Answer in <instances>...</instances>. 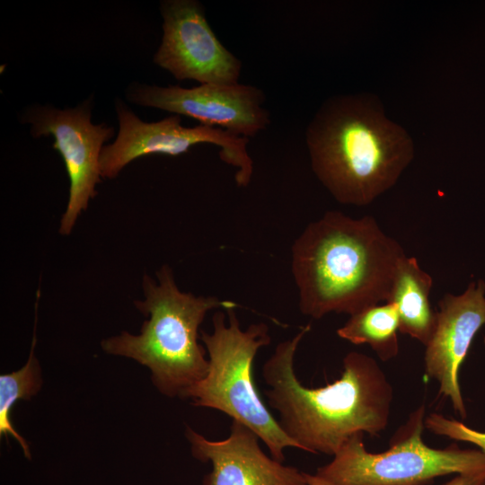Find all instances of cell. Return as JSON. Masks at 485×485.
I'll list each match as a JSON object with an SVG mask.
<instances>
[{
  "label": "cell",
  "instance_id": "11",
  "mask_svg": "<svg viewBox=\"0 0 485 485\" xmlns=\"http://www.w3.org/2000/svg\"><path fill=\"white\" fill-rule=\"evenodd\" d=\"M485 323V282H472L459 295L446 294L439 301L436 323L426 347V374L439 384L454 410L465 419L466 407L459 384V372L472 342Z\"/></svg>",
  "mask_w": 485,
  "mask_h": 485
},
{
  "label": "cell",
  "instance_id": "6",
  "mask_svg": "<svg viewBox=\"0 0 485 485\" xmlns=\"http://www.w3.org/2000/svg\"><path fill=\"white\" fill-rule=\"evenodd\" d=\"M425 406L410 414L392 436L390 447L371 453L364 444V433L352 435L314 475L329 485H428L449 474L485 479V453L428 446L422 439Z\"/></svg>",
  "mask_w": 485,
  "mask_h": 485
},
{
  "label": "cell",
  "instance_id": "12",
  "mask_svg": "<svg viewBox=\"0 0 485 485\" xmlns=\"http://www.w3.org/2000/svg\"><path fill=\"white\" fill-rule=\"evenodd\" d=\"M186 436L192 455L211 463L203 485H308L304 472L268 456L258 435L236 420L223 440H209L190 428Z\"/></svg>",
  "mask_w": 485,
  "mask_h": 485
},
{
  "label": "cell",
  "instance_id": "2",
  "mask_svg": "<svg viewBox=\"0 0 485 485\" xmlns=\"http://www.w3.org/2000/svg\"><path fill=\"white\" fill-rule=\"evenodd\" d=\"M401 245L373 216L327 211L310 223L291 249L300 312L313 319L353 315L389 298Z\"/></svg>",
  "mask_w": 485,
  "mask_h": 485
},
{
  "label": "cell",
  "instance_id": "5",
  "mask_svg": "<svg viewBox=\"0 0 485 485\" xmlns=\"http://www.w3.org/2000/svg\"><path fill=\"white\" fill-rule=\"evenodd\" d=\"M217 311L212 317L213 331H201L200 340L208 354L206 376L185 391L198 407L217 410L255 432L272 458L283 463L284 451L296 447L264 404L253 380L254 357L271 341L269 326L252 323L240 326L235 308Z\"/></svg>",
  "mask_w": 485,
  "mask_h": 485
},
{
  "label": "cell",
  "instance_id": "8",
  "mask_svg": "<svg viewBox=\"0 0 485 485\" xmlns=\"http://www.w3.org/2000/svg\"><path fill=\"white\" fill-rule=\"evenodd\" d=\"M23 120L31 124L33 137L52 135L53 147L66 165L70 181L66 208L61 217L59 234H70L89 200L96 196L95 186L101 181L100 155L103 143L111 138L114 128L105 124H93L91 103L66 110L51 106H35L27 110Z\"/></svg>",
  "mask_w": 485,
  "mask_h": 485
},
{
  "label": "cell",
  "instance_id": "3",
  "mask_svg": "<svg viewBox=\"0 0 485 485\" xmlns=\"http://www.w3.org/2000/svg\"><path fill=\"white\" fill-rule=\"evenodd\" d=\"M305 142L322 184L340 203L358 207L391 189L414 156L409 134L368 93L327 99L309 122Z\"/></svg>",
  "mask_w": 485,
  "mask_h": 485
},
{
  "label": "cell",
  "instance_id": "10",
  "mask_svg": "<svg viewBox=\"0 0 485 485\" xmlns=\"http://www.w3.org/2000/svg\"><path fill=\"white\" fill-rule=\"evenodd\" d=\"M128 98L137 105L184 115L247 138L270 123V113L263 106L264 92L251 84H206L182 88L134 84L128 90Z\"/></svg>",
  "mask_w": 485,
  "mask_h": 485
},
{
  "label": "cell",
  "instance_id": "7",
  "mask_svg": "<svg viewBox=\"0 0 485 485\" xmlns=\"http://www.w3.org/2000/svg\"><path fill=\"white\" fill-rule=\"evenodd\" d=\"M116 110L119 130L114 142L101 149V177H117L127 164L142 156L154 154L177 156L194 145L205 143L219 147L221 160L235 168L237 186L246 187L250 184L253 161L247 151L249 138L202 124L186 128L181 126L179 115L146 123L120 101H117Z\"/></svg>",
  "mask_w": 485,
  "mask_h": 485
},
{
  "label": "cell",
  "instance_id": "1",
  "mask_svg": "<svg viewBox=\"0 0 485 485\" xmlns=\"http://www.w3.org/2000/svg\"><path fill=\"white\" fill-rule=\"evenodd\" d=\"M310 330L305 325L276 346L262 366L269 387L265 395L298 449L333 456L352 435L376 436L385 429L393 390L377 361L357 351L344 357L339 379L316 388L303 385L295 375V356Z\"/></svg>",
  "mask_w": 485,
  "mask_h": 485
},
{
  "label": "cell",
  "instance_id": "16",
  "mask_svg": "<svg viewBox=\"0 0 485 485\" xmlns=\"http://www.w3.org/2000/svg\"><path fill=\"white\" fill-rule=\"evenodd\" d=\"M425 428L436 435L473 444L485 453V432L473 429L461 421L434 412L425 418Z\"/></svg>",
  "mask_w": 485,
  "mask_h": 485
},
{
  "label": "cell",
  "instance_id": "9",
  "mask_svg": "<svg viewBox=\"0 0 485 485\" xmlns=\"http://www.w3.org/2000/svg\"><path fill=\"white\" fill-rule=\"evenodd\" d=\"M163 38L154 61L176 79L201 84L239 83L242 62L211 29L201 4L196 0L161 3Z\"/></svg>",
  "mask_w": 485,
  "mask_h": 485
},
{
  "label": "cell",
  "instance_id": "13",
  "mask_svg": "<svg viewBox=\"0 0 485 485\" xmlns=\"http://www.w3.org/2000/svg\"><path fill=\"white\" fill-rule=\"evenodd\" d=\"M433 280L415 257L405 256L399 263L387 302L392 303L399 316V331L426 346L436 323L429 294Z\"/></svg>",
  "mask_w": 485,
  "mask_h": 485
},
{
  "label": "cell",
  "instance_id": "14",
  "mask_svg": "<svg viewBox=\"0 0 485 485\" xmlns=\"http://www.w3.org/2000/svg\"><path fill=\"white\" fill-rule=\"evenodd\" d=\"M399 316L396 306L386 302L365 308L350 315L337 330V335L355 345L367 344L382 361L399 353Z\"/></svg>",
  "mask_w": 485,
  "mask_h": 485
},
{
  "label": "cell",
  "instance_id": "4",
  "mask_svg": "<svg viewBox=\"0 0 485 485\" xmlns=\"http://www.w3.org/2000/svg\"><path fill=\"white\" fill-rule=\"evenodd\" d=\"M157 281L145 274L144 300L134 302L149 318L137 335L123 331L102 340V349L133 358L147 366L152 381L168 397L183 396L208 370L206 348L198 342V330L207 313L216 308H235L230 300L182 292L172 270L164 264L156 271Z\"/></svg>",
  "mask_w": 485,
  "mask_h": 485
},
{
  "label": "cell",
  "instance_id": "15",
  "mask_svg": "<svg viewBox=\"0 0 485 485\" xmlns=\"http://www.w3.org/2000/svg\"><path fill=\"white\" fill-rule=\"evenodd\" d=\"M35 343L34 332L31 353L26 364L18 371L0 375V435L4 437L11 435L17 440L28 459L31 458L28 444L13 428L11 410L20 399L30 400L40 389V369L34 356Z\"/></svg>",
  "mask_w": 485,
  "mask_h": 485
},
{
  "label": "cell",
  "instance_id": "17",
  "mask_svg": "<svg viewBox=\"0 0 485 485\" xmlns=\"http://www.w3.org/2000/svg\"><path fill=\"white\" fill-rule=\"evenodd\" d=\"M308 485H329L314 474L304 472ZM443 485H485V479L481 477L456 475Z\"/></svg>",
  "mask_w": 485,
  "mask_h": 485
}]
</instances>
